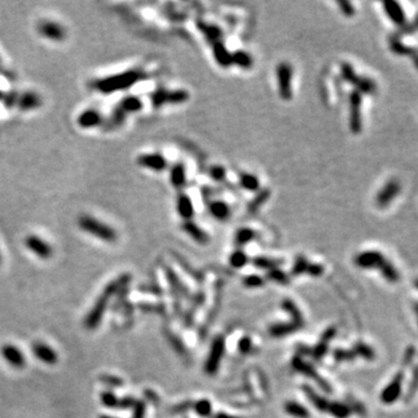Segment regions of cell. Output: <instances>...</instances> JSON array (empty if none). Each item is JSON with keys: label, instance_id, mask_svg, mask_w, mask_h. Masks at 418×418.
Returning <instances> with one entry per match:
<instances>
[{"label": "cell", "instance_id": "1", "mask_svg": "<svg viewBox=\"0 0 418 418\" xmlns=\"http://www.w3.org/2000/svg\"><path fill=\"white\" fill-rule=\"evenodd\" d=\"M79 228L91 236L97 237L104 242L111 243L117 238V233L114 228L108 225L106 222L91 215H83L78 219Z\"/></svg>", "mask_w": 418, "mask_h": 418}, {"label": "cell", "instance_id": "2", "mask_svg": "<svg viewBox=\"0 0 418 418\" xmlns=\"http://www.w3.org/2000/svg\"><path fill=\"white\" fill-rule=\"evenodd\" d=\"M340 76L345 82L353 86L354 90L360 93L361 96H364V94L372 96V94H375L376 90H378L375 80L366 76H359L354 71L353 66L347 62H343L340 64Z\"/></svg>", "mask_w": 418, "mask_h": 418}, {"label": "cell", "instance_id": "3", "mask_svg": "<svg viewBox=\"0 0 418 418\" xmlns=\"http://www.w3.org/2000/svg\"><path fill=\"white\" fill-rule=\"evenodd\" d=\"M293 66L288 62H280L275 68L278 94L282 100L289 101L293 98Z\"/></svg>", "mask_w": 418, "mask_h": 418}, {"label": "cell", "instance_id": "4", "mask_svg": "<svg viewBox=\"0 0 418 418\" xmlns=\"http://www.w3.org/2000/svg\"><path fill=\"white\" fill-rule=\"evenodd\" d=\"M190 99V93L186 90H166L159 87L152 93V104L157 108L165 106V104H183Z\"/></svg>", "mask_w": 418, "mask_h": 418}, {"label": "cell", "instance_id": "5", "mask_svg": "<svg viewBox=\"0 0 418 418\" xmlns=\"http://www.w3.org/2000/svg\"><path fill=\"white\" fill-rule=\"evenodd\" d=\"M362 96L353 90L348 97V127L352 134L358 135L362 131Z\"/></svg>", "mask_w": 418, "mask_h": 418}, {"label": "cell", "instance_id": "6", "mask_svg": "<svg viewBox=\"0 0 418 418\" xmlns=\"http://www.w3.org/2000/svg\"><path fill=\"white\" fill-rule=\"evenodd\" d=\"M137 164L143 169L153 171V172H163L169 167L167 159L159 152H146L137 157Z\"/></svg>", "mask_w": 418, "mask_h": 418}, {"label": "cell", "instance_id": "7", "mask_svg": "<svg viewBox=\"0 0 418 418\" xmlns=\"http://www.w3.org/2000/svg\"><path fill=\"white\" fill-rule=\"evenodd\" d=\"M109 298L110 296L108 295L106 292H104L103 294L99 296V299L97 300L96 303H94L93 308L91 309V312L89 313V315H87L85 319V326L87 327V329L93 330L99 325L101 319H103L104 314L107 309V303Z\"/></svg>", "mask_w": 418, "mask_h": 418}, {"label": "cell", "instance_id": "8", "mask_svg": "<svg viewBox=\"0 0 418 418\" xmlns=\"http://www.w3.org/2000/svg\"><path fill=\"white\" fill-rule=\"evenodd\" d=\"M37 31L41 36L51 42H61L65 38V29L61 23L52 20H43L38 23Z\"/></svg>", "mask_w": 418, "mask_h": 418}, {"label": "cell", "instance_id": "9", "mask_svg": "<svg viewBox=\"0 0 418 418\" xmlns=\"http://www.w3.org/2000/svg\"><path fill=\"white\" fill-rule=\"evenodd\" d=\"M401 192V184L397 179H390L383 185V187L378 192L375 202L379 208L388 207L394 199Z\"/></svg>", "mask_w": 418, "mask_h": 418}, {"label": "cell", "instance_id": "10", "mask_svg": "<svg viewBox=\"0 0 418 418\" xmlns=\"http://www.w3.org/2000/svg\"><path fill=\"white\" fill-rule=\"evenodd\" d=\"M386 257L378 251H365L355 256L354 263L361 268H381L387 263Z\"/></svg>", "mask_w": 418, "mask_h": 418}, {"label": "cell", "instance_id": "11", "mask_svg": "<svg viewBox=\"0 0 418 418\" xmlns=\"http://www.w3.org/2000/svg\"><path fill=\"white\" fill-rule=\"evenodd\" d=\"M24 245L27 246V249H29L34 254H36L37 257L43 258V259H48L52 256V247L49 243L45 242L44 239H42L41 237L30 235L26 237L24 239Z\"/></svg>", "mask_w": 418, "mask_h": 418}, {"label": "cell", "instance_id": "12", "mask_svg": "<svg viewBox=\"0 0 418 418\" xmlns=\"http://www.w3.org/2000/svg\"><path fill=\"white\" fill-rule=\"evenodd\" d=\"M176 209L178 215L183 218V221H192L194 217L195 214V208L194 204L190 198V195L180 193L178 195L177 201H176Z\"/></svg>", "mask_w": 418, "mask_h": 418}, {"label": "cell", "instance_id": "13", "mask_svg": "<svg viewBox=\"0 0 418 418\" xmlns=\"http://www.w3.org/2000/svg\"><path fill=\"white\" fill-rule=\"evenodd\" d=\"M33 353L38 360L47 365H54L57 362L58 357L57 353L49 346V345L42 343V341H36L33 345Z\"/></svg>", "mask_w": 418, "mask_h": 418}, {"label": "cell", "instance_id": "14", "mask_svg": "<svg viewBox=\"0 0 418 418\" xmlns=\"http://www.w3.org/2000/svg\"><path fill=\"white\" fill-rule=\"evenodd\" d=\"M1 354L5 360L10 366L15 368H22L26 365V359H24L22 352L14 345H5L1 348Z\"/></svg>", "mask_w": 418, "mask_h": 418}, {"label": "cell", "instance_id": "15", "mask_svg": "<svg viewBox=\"0 0 418 418\" xmlns=\"http://www.w3.org/2000/svg\"><path fill=\"white\" fill-rule=\"evenodd\" d=\"M170 183L173 188L181 190L187 183V172L186 166L184 163L177 162L174 163L170 169Z\"/></svg>", "mask_w": 418, "mask_h": 418}, {"label": "cell", "instance_id": "16", "mask_svg": "<svg viewBox=\"0 0 418 418\" xmlns=\"http://www.w3.org/2000/svg\"><path fill=\"white\" fill-rule=\"evenodd\" d=\"M211 49H212V55H214L215 61L219 66H221V68L228 69L232 65L231 52L226 49V47L223 44L222 41L212 43Z\"/></svg>", "mask_w": 418, "mask_h": 418}, {"label": "cell", "instance_id": "17", "mask_svg": "<svg viewBox=\"0 0 418 418\" xmlns=\"http://www.w3.org/2000/svg\"><path fill=\"white\" fill-rule=\"evenodd\" d=\"M208 211L217 221H225L231 215V208L223 200H212L208 204Z\"/></svg>", "mask_w": 418, "mask_h": 418}, {"label": "cell", "instance_id": "18", "mask_svg": "<svg viewBox=\"0 0 418 418\" xmlns=\"http://www.w3.org/2000/svg\"><path fill=\"white\" fill-rule=\"evenodd\" d=\"M383 8H385L387 15L394 23L397 26H406V14L403 12L402 6L396 1H385L383 2Z\"/></svg>", "mask_w": 418, "mask_h": 418}, {"label": "cell", "instance_id": "19", "mask_svg": "<svg viewBox=\"0 0 418 418\" xmlns=\"http://www.w3.org/2000/svg\"><path fill=\"white\" fill-rule=\"evenodd\" d=\"M238 184L244 191L250 192V193H257L261 190L259 178L256 174L245 172V171L238 174Z\"/></svg>", "mask_w": 418, "mask_h": 418}, {"label": "cell", "instance_id": "20", "mask_svg": "<svg viewBox=\"0 0 418 418\" xmlns=\"http://www.w3.org/2000/svg\"><path fill=\"white\" fill-rule=\"evenodd\" d=\"M183 230L188 236L192 237L195 242L200 244H206L209 242V236L200 225H198L193 219L192 221H185L183 223Z\"/></svg>", "mask_w": 418, "mask_h": 418}, {"label": "cell", "instance_id": "21", "mask_svg": "<svg viewBox=\"0 0 418 418\" xmlns=\"http://www.w3.org/2000/svg\"><path fill=\"white\" fill-rule=\"evenodd\" d=\"M401 386H402V374H397L392 383H389L383 390L381 399L385 403H394L401 394Z\"/></svg>", "mask_w": 418, "mask_h": 418}, {"label": "cell", "instance_id": "22", "mask_svg": "<svg viewBox=\"0 0 418 418\" xmlns=\"http://www.w3.org/2000/svg\"><path fill=\"white\" fill-rule=\"evenodd\" d=\"M198 26L201 33L204 34V36L207 38V41L210 42L211 44L215 43V42L221 41L223 31L218 26L207 22H199Z\"/></svg>", "mask_w": 418, "mask_h": 418}, {"label": "cell", "instance_id": "23", "mask_svg": "<svg viewBox=\"0 0 418 418\" xmlns=\"http://www.w3.org/2000/svg\"><path fill=\"white\" fill-rule=\"evenodd\" d=\"M232 65L238 66L239 69L250 70L253 66V58L245 50H236L231 52Z\"/></svg>", "mask_w": 418, "mask_h": 418}, {"label": "cell", "instance_id": "24", "mask_svg": "<svg viewBox=\"0 0 418 418\" xmlns=\"http://www.w3.org/2000/svg\"><path fill=\"white\" fill-rule=\"evenodd\" d=\"M270 198L271 191L267 190V188H261V190L257 192L256 195L251 199L249 205H247V210H249V212H257Z\"/></svg>", "mask_w": 418, "mask_h": 418}, {"label": "cell", "instance_id": "25", "mask_svg": "<svg viewBox=\"0 0 418 418\" xmlns=\"http://www.w3.org/2000/svg\"><path fill=\"white\" fill-rule=\"evenodd\" d=\"M389 48L394 54L401 56H409L411 51L414 50L413 47H408V45L404 44L403 42L400 40V37L396 36V35L389 37Z\"/></svg>", "mask_w": 418, "mask_h": 418}, {"label": "cell", "instance_id": "26", "mask_svg": "<svg viewBox=\"0 0 418 418\" xmlns=\"http://www.w3.org/2000/svg\"><path fill=\"white\" fill-rule=\"evenodd\" d=\"M254 237H256V231L253 229L249 228V226H243L236 231L235 242L237 245H244V244H247L254 239Z\"/></svg>", "mask_w": 418, "mask_h": 418}, {"label": "cell", "instance_id": "27", "mask_svg": "<svg viewBox=\"0 0 418 418\" xmlns=\"http://www.w3.org/2000/svg\"><path fill=\"white\" fill-rule=\"evenodd\" d=\"M209 177L216 183H223L226 179V170L222 165H212L209 167Z\"/></svg>", "mask_w": 418, "mask_h": 418}, {"label": "cell", "instance_id": "28", "mask_svg": "<svg viewBox=\"0 0 418 418\" xmlns=\"http://www.w3.org/2000/svg\"><path fill=\"white\" fill-rule=\"evenodd\" d=\"M101 403L104 404V407L107 408H118V400L116 396H115L114 393L111 392H104L101 393L100 395Z\"/></svg>", "mask_w": 418, "mask_h": 418}, {"label": "cell", "instance_id": "29", "mask_svg": "<svg viewBox=\"0 0 418 418\" xmlns=\"http://www.w3.org/2000/svg\"><path fill=\"white\" fill-rule=\"evenodd\" d=\"M246 256L245 253L242 252V251H236V252H233L231 256H230V263H231L232 266L235 267H240L243 266V265H245L246 263Z\"/></svg>", "mask_w": 418, "mask_h": 418}, {"label": "cell", "instance_id": "30", "mask_svg": "<svg viewBox=\"0 0 418 418\" xmlns=\"http://www.w3.org/2000/svg\"><path fill=\"white\" fill-rule=\"evenodd\" d=\"M337 5L338 7H339L340 12L343 13L345 16L351 17L355 14V8H354L353 3L350 1H345V0H343V1H337Z\"/></svg>", "mask_w": 418, "mask_h": 418}, {"label": "cell", "instance_id": "31", "mask_svg": "<svg viewBox=\"0 0 418 418\" xmlns=\"http://www.w3.org/2000/svg\"><path fill=\"white\" fill-rule=\"evenodd\" d=\"M100 381L104 383V385L109 386V387H120V386L123 385V382H122L121 379H118L114 375H108V374L101 375L100 376Z\"/></svg>", "mask_w": 418, "mask_h": 418}, {"label": "cell", "instance_id": "32", "mask_svg": "<svg viewBox=\"0 0 418 418\" xmlns=\"http://www.w3.org/2000/svg\"><path fill=\"white\" fill-rule=\"evenodd\" d=\"M287 411L291 415H294V416H298V417H306L308 416V413L303 409L301 406H299V404H295V403H289L287 404Z\"/></svg>", "mask_w": 418, "mask_h": 418}, {"label": "cell", "instance_id": "33", "mask_svg": "<svg viewBox=\"0 0 418 418\" xmlns=\"http://www.w3.org/2000/svg\"><path fill=\"white\" fill-rule=\"evenodd\" d=\"M253 263L256 264L258 267H273L274 265L277 264V261L267 259V258H256V259L253 260Z\"/></svg>", "mask_w": 418, "mask_h": 418}, {"label": "cell", "instance_id": "34", "mask_svg": "<svg viewBox=\"0 0 418 418\" xmlns=\"http://www.w3.org/2000/svg\"><path fill=\"white\" fill-rule=\"evenodd\" d=\"M416 30H418V15L416 16V19H415L413 22L409 24H406V26L401 29V34H411V33H415Z\"/></svg>", "mask_w": 418, "mask_h": 418}, {"label": "cell", "instance_id": "35", "mask_svg": "<svg viewBox=\"0 0 418 418\" xmlns=\"http://www.w3.org/2000/svg\"><path fill=\"white\" fill-rule=\"evenodd\" d=\"M145 406L143 402H136L134 406V416L132 418H144Z\"/></svg>", "mask_w": 418, "mask_h": 418}, {"label": "cell", "instance_id": "36", "mask_svg": "<svg viewBox=\"0 0 418 418\" xmlns=\"http://www.w3.org/2000/svg\"><path fill=\"white\" fill-rule=\"evenodd\" d=\"M135 403V400L132 397H123V399L118 401V408H121V409H129V408L134 407Z\"/></svg>", "mask_w": 418, "mask_h": 418}, {"label": "cell", "instance_id": "37", "mask_svg": "<svg viewBox=\"0 0 418 418\" xmlns=\"http://www.w3.org/2000/svg\"><path fill=\"white\" fill-rule=\"evenodd\" d=\"M409 57L411 59H413L415 68H416L418 70V50H417V49L414 48V50L411 51V54L409 55Z\"/></svg>", "mask_w": 418, "mask_h": 418}, {"label": "cell", "instance_id": "38", "mask_svg": "<svg viewBox=\"0 0 418 418\" xmlns=\"http://www.w3.org/2000/svg\"><path fill=\"white\" fill-rule=\"evenodd\" d=\"M246 282L249 285H251V286H254V285H260L261 284V280H260L259 278H257V277H250V278H247Z\"/></svg>", "mask_w": 418, "mask_h": 418}, {"label": "cell", "instance_id": "39", "mask_svg": "<svg viewBox=\"0 0 418 418\" xmlns=\"http://www.w3.org/2000/svg\"><path fill=\"white\" fill-rule=\"evenodd\" d=\"M99 418H116V417H111V416H107V415H104V416H100Z\"/></svg>", "mask_w": 418, "mask_h": 418}, {"label": "cell", "instance_id": "40", "mask_svg": "<svg viewBox=\"0 0 418 418\" xmlns=\"http://www.w3.org/2000/svg\"><path fill=\"white\" fill-rule=\"evenodd\" d=\"M0 261H1V256H0Z\"/></svg>", "mask_w": 418, "mask_h": 418}]
</instances>
